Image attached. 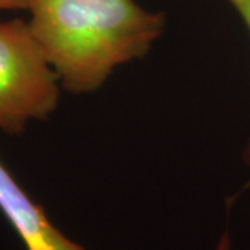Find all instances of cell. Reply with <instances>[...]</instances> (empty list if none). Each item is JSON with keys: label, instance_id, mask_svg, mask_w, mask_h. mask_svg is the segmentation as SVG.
I'll list each match as a JSON object with an SVG mask.
<instances>
[{"label": "cell", "instance_id": "cell-1", "mask_svg": "<svg viewBox=\"0 0 250 250\" xmlns=\"http://www.w3.org/2000/svg\"><path fill=\"white\" fill-rule=\"evenodd\" d=\"M28 25L62 86L99 89L117 65L141 59L161 35L166 16L135 0H29Z\"/></svg>", "mask_w": 250, "mask_h": 250}, {"label": "cell", "instance_id": "cell-2", "mask_svg": "<svg viewBox=\"0 0 250 250\" xmlns=\"http://www.w3.org/2000/svg\"><path fill=\"white\" fill-rule=\"evenodd\" d=\"M59 75L27 21H0V131L21 134L59 103Z\"/></svg>", "mask_w": 250, "mask_h": 250}, {"label": "cell", "instance_id": "cell-3", "mask_svg": "<svg viewBox=\"0 0 250 250\" xmlns=\"http://www.w3.org/2000/svg\"><path fill=\"white\" fill-rule=\"evenodd\" d=\"M0 211L16 229L27 250H85L49 221L45 210L28 196L1 161Z\"/></svg>", "mask_w": 250, "mask_h": 250}, {"label": "cell", "instance_id": "cell-4", "mask_svg": "<svg viewBox=\"0 0 250 250\" xmlns=\"http://www.w3.org/2000/svg\"><path fill=\"white\" fill-rule=\"evenodd\" d=\"M233 9L236 10V13L241 16L243 22L246 24V27L250 31V0H227ZM245 161L250 166V139L246 149H245Z\"/></svg>", "mask_w": 250, "mask_h": 250}, {"label": "cell", "instance_id": "cell-5", "mask_svg": "<svg viewBox=\"0 0 250 250\" xmlns=\"http://www.w3.org/2000/svg\"><path fill=\"white\" fill-rule=\"evenodd\" d=\"M29 0H0V10H28Z\"/></svg>", "mask_w": 250, "mask_h": 250}, {"label": "cell", "instance_id": "cell-6", "mask_svg": "<svg viewBox=\"0 0 250 250\" xmlns=\"http://www.w3.org/2000/svg\"><path fill=\"white\" fill-rule=\"evenodd\" d=\"M217 250H231V242H229V236H228V233L227 232L224 233L223 238L220 239V243H218Z\"/></svg>", "mask_w": 250, "mask_h": 250}]
</instances>
